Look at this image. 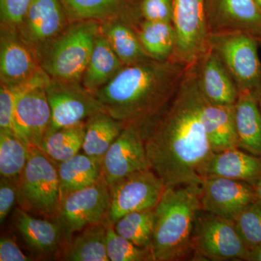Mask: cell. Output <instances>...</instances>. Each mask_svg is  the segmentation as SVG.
I'll list each match as a JSON object with an SVG mask.
<instances>
[{
    "mask_svg": "<svg viewBox=\"0 0 261 261\" xmlns=\"http://www.w3.org/2000/svg\"><path fill=\"white\" fill-rule=\"evenodd\" d=\"M46 93L51 113L46 137L61 128L83 123L96 113L104 111L94 94L77 82L50 78L46 85Z\"/></svg>",
    "mask_w": 261,
    "mask_h": 261,
    "instance_id": "8fae6325",
    "label": "cell"
},
{
    "mask_svg": "<svg viewBox=\"0 0 261 261\" xmlns=\"http://www.w3.org/2000/svg\"><path fill=\"white\" fill-rule=\"evenodd\" d=\"M126 125L124 122L115 119L104 111L91 116L85 121L82 147L84 153L102 158Z\"/></svg>",
    "mask_w": 261,
    "mask_h": 261,
    "instance_id": "484cf974",
    "label": "cell"
},
{
    "mask_svg": "<svg viewBox=\"0 0 261 261\" xmlns=\"http://www.w3.org/2000/svg\"><path fill=\"white\" fill-rule=\"evenodd\" d=\"M257 99H258L259 106H260V108L261 110V87L260 89L257 91Z\"/></svg>",
    "mask_w": 261,
    "mask_h": 261,
    "instance_id": "b9f144b4",
    "label": "cell"
},
{
    "mask_svg": "<svg viewBox=\"0 0 261 261\" xmlns=\"http://www.w3.org/2000/svg\"><path fill=\"white\" fill-rule=\"evenodd\" d=\"M233 111L238 148L261 157V110L257 92H240Z\"/></svg>",
    "mask_w": 261,
    "mask_h": 261,
    "instance_id": "ffe728a7",
    "label": "cell"
},
{
    "mask_svg": "<svg viewBox=\"0 0 261 261\" xmlns=\"http://www.w3.org/2000/svg\"><path fill=\"white\" fill-rule=\"evenodd\" d=\"M255 195H256L257 200L261 203V176L258 181L256 182L255 186Z\"/></svg>",
    "mask_w": 261,
    "mask_h": 261,
    "instance_id": "60d3db41",
    "label": "cell"
},
{
    "mask_svg": "<svg viewBox=\"0 0 261 261\" xmlns=\"http://www.w3.org/2000/svg\"><path fill=\"white\" fill-rule=\"evenodd\" d=\"M188 66L175 59L147 58L124 65L94 95L105 112L143 132L172 101Z\"/></svg>",
    "mask_w": 261,
    "mask_h": 261,
    "instance_id": "7a4b0ae2",
    "label": "cell"
},
{
    "mask_svg": "<svg viewBox=\"0 0 261 261\" xmlns=\"http://www.w3.org/2000/svg\"><path fill=\"white\" fill-rule=\"evenodd\" d=\"M57 165L61 200L72 192L94 185L103 176L102 158L78 153Z\"/></svg>",
    "mask_w": 261,
    "mask_h": 261,
    "instance_id": "603a6c76",
    "label": "cell"
},
{
    "mask_svg": "<svg viewBox=\"0 0 261 261\" xmlns=\"http://www.w3.org/2000/svg\"><path fill=\"white\" fill-rule=\"evenodd\" d=\"M23 23L24 34L31 42L43 44L51 41L65 25L61 3L59 0H32Z\"/></svg>",
    "mask_w": 261,
    "mask_h": 261,
    "instance_id": "44dd1931",
    "label": "cell"
},
{
    "mask_svg": "<svg viewBox=\"0 0 261 261\" xmlns=\"http://www.w3.org/2000/svg\"><path fill=\"white\" fill-rule=\"evenodd\" d=\"M32 257L25 255L15 241L8 236L0 239V261H30Z\"/></svg>",
    "mask_w": 261,
    "mask_h": 261,
    "instance_id": "f35d334b",
    "label": "cell"
},
{
    "mask_svg": "<svg viewBox=\"0 0 261 261\" xmlns=\"http://www.w3.org/2000/svg\"><path fill=\"white\" fill-rule=\"evenodd\" d=\"M4 31L1 37V83L18 85L32 78L42 68L38 66L32 51L13 32Z\"/></svg>",
    "mask_w": 261,
    "mask_h": 261,
    "instance_id": "e0dca14e",
    "label": "cell"
},
{
    "mask_svg": "<svg viewBox=\"0 0 261 261\" xmlns=\"http://www.w3.org/2000/svg\"><path fill=\"white\" fill-rule=\"evenodd\" d=\"M13 224L24 243L39 255L56 252L65 238L63 228L56 221L36 219L20 207L15 209Z\"/></svg>",
    "mask_w": 261,
    "mask_h": 261,
    "instance_id": "ac0fdd59",
    "label": "cell"
},
{
    "mask_svg": "<svg viewBox=\"0 0 261 261\" xmlns=\"http://www.w3.org/2000/svg\"><path fill=\"white\" fill-rule=\"evenodd\" d=\"M49 80L41 68L20 85L15 102L14 133L29 148H40L50 126L51 108L46 93Z\"/></svg>",
    "mask_w": 261,
    "mask_h": 261,
    "instance_id": "52a82bcc",
    "label": "cell"
},
{
    "mask_svg": "<svg viewBox=\"0 0 261 261\" xmlns=\"http://www.w3.org/2000/svg\"><path fill=\"white\" fill-rule=\"evenodd\" d=\"M202 97L214 105H234L240 91L226 67L210 48L195 63Z\"/></svg>",
    "mask_w": 261,
    "mask_h": 261,
    "instance_id": "2e32d148",
    "label": "cell"
},
{
    "mask_svg": "<svg viewBox=\"0 0 261 261\" xmlns=\"http://www.w3.org/2000/svg\"><path fill=\"white\" fill-rule=\"evenodd\" d=\"M30 148L10 130H0V176L19 179L27 166Z\"/></svg>",
    "mask_w": 261,
    "mask_h": 261,
    "instance_id": "f546056e",
    "label": "cell"
},
{
    "mask_svg": "<svg viewBox=\"0 0 261 261\" xmlns=\"http://www.w3.org/2000/svg\"><path fill=\"white\" fill-rule=\"evenodd\" d=\"M211 34L241 32L261 40V10L254 0H205Z\"/></svg>",
    "mask_w": 261,
    "mask_h": 261,
    "instance_id": "9a60e30c",
    "label": "cell"
},
{
    "mask_svg": "<svg viewBox=\"0 0 261 261\" xmlns=\"http://www.w3.org/2000/svg\"><path fill=\"white\" fill-rule=\"evenodd\" d=\"M254 1L255 2L257 7H258V8H260V10H261V0H254Z\"/></svg>",
    "mask_w": 261,
    "mask_h": 261,
    "instance_id": "7bdbcfd3",
    "label": "cell"
},
{
    "mask_svg": "<svg viewBox=\"0 0 261 261\" xmlns=\"http://www.w3.org/2000/svg\"><path fill=\"white\" fill-rule=\"evenodd\" d=\"M110 204V187L102 176L94 185L65 196L56 221L63 228L65 238H70L90 225L107 220Z\"/></svg>",
    "mask_w": 261,
    "mask_h": 261,
    "instance_id": "30bf717a",
    "label": "cell"
},
{
    "mask_svg": "<svg viewBox=\"0 0 261 261\" xmlns=\"http://www.w3.org/2000/svg\"><path fill=\"white\" fill-rule=\"evenodd\" d=\"M108 220L90 225L68 243L63 250V260L110 261L106 250Z\"/></svg>",
    "mask_w": 261,
    "mask_h": 261,
    "instance_id": "d4e9b609",
    "label": "cell"
},
{
    "mask_svg": "<svg viewBox=\"0 0 261 261\" xmlns=\"http://www.w3.org/2000/svg\"><path fill=\"white\" fill-rule=\"evenodd\" d=\"M249 248L234 221L201 211L193 235V254L199 260H246Z\"/></svg>",
    "mask_w": 261,
    "mask_h": 261,
    "instance_id": "ba28073f",
    "label": "cell"
},
{
    "mask_svg": "<svg viewBox=\"0 0 261 261\" xmlns=\"http://www.w3.org/2000/svg\"><path fill=\"white\" fill-rule=\"evenodd\" d=\"M32 0H0L2 20L8 27L23 23Z\"/></svg>",
    "mask_w": 261,
    "mask_h": 261,
    "instance_id": "d590c367",
    "label": "cell"
},
{
    "mask_svg": "<svg viewBox=\"0 0 261 261\" xmlns=\"http://www.w3.org/2000/svg\"><path fill=\"white\" fill-rule=\"evenodd\" d=\"M171 23L176 36L173 59L194 64L209 47L205 0H172Z\"/></svg>",
    "mask_w": 261,
    "mask_h": 261,
    "instance_id": "9c48e42d",
    "label": "cell"
},
{
    "mask_svg": "<svg viewBox=\"0 0 261 261\" xmlns=\"http://www.w3.org/2000/svg\"><path fill=\"white\" fill-rule=\"evenodd\" d=\"M195 63L168 107L143 130L150 168L166 187L200 186L214 154L202 122Z\"/></svg>",
    "mask_w": 261,
    "mask_h": 261,
    "instance_id": "6da1fadb",
    "label": "cell"
},
{
    "mask_svg": "<svg viewBox=\"0 0 261 261\" xmlns=\"http://www.w3.org/2000/svg\"><path fill=\"white\" fill-rule=\"evenodd\" d=\"M18 180L0 179V223L3 224L18 202Z\"/></svg>",
    "mask_w": 261,
    "mask_h": 261,
    "instance_id": "8d00e7d4",
    "label": "cell"
},
{
    "mask_svg": "<svg viewBox=\"0 0 261 261\" xmlns=\"http://www.w3.org/2000/svg\"><path fill=\"white\" fill-rule=\"evenodd\" d=\"M65 9L75 18L95 20L120 14L124 0H62Z\"/></svg>",
    "mask_w": 261,
    "mask_h": 261,
    "instance_id": "1f68e13d",
    "label": "cell"
},
{
    "mask_svg": "<svg viewBox=\"0 0 261 261\" xmlns=\"http://www.w3.org/2000/svg\"><path fill=\"white\" fill-rule=\"evenodd\" d=\"M20 84L8 85L2 84L0 87V130L14 133L15 102Z\"/></svg>",
    "mask_w": 261,
    "mask_h": 261,
    "instance_id": "e575fe53",
    "label": "cell"
},
{
    "mask_svg": "<svg viewBox=\"0 0 261 261\" xmlns=\"http://www.w3.org/2000/svg\"><path fill=\"white\" fill-rule=\"evenodd\" d=\"M100 30L123 65L134 64L149 58L137 33L127 24L114 20L105 24Z\"/></svg>",
    "mask_w": 261,
    "mask_h": 261,
    "instance_id": "83f0119b",
    "label": "cell"
},
{
    "mask_svg": "<svg viewBox=\"0 0 261 261\" xmlns=\"http://www.w3.org/2000/svg\"><path fill=\"white\" fill-rule=\"evenodd\" d=\"M113 226L118 234L137 246L152 250L154 208L129 213Z\"/></svg>",
    "mask_w": 261,
    "mask_h": 261,
    "instance_id": "4dcf8cb0",
    "label": "cell"
},
{
    "mask_svg": "<svg viewBox=\"0 0 261 261\" xmlns=\"http://www.w3.org/2000/svg\"><path fill=\"white\" fill-rule=\"evenodd\" d=\"M85 122L61 128L45 137L41 150L57 164L78 154L83 147Z\"/></svg>",
    "mask_w": 261,
    "mask_h": 261,
    "instance_id": "f1b7e54d",
    "label": "cell"
},
{
    "mask_svg": "<svg viewBox=\"0 0 261 261\" xmlns=\"http://www.w3.org/2000/svg\"><path fill=\"white\" fill-rule=\"evenodd\" d=\"M200 186L165 189L154 208L152 252L154 261L184 260L193 252L196 221L202 211Z\"/></svg>",
    "mask_w": 261,
    "mask_h": 261,
    "instance_id": "3957f363",
    "label": "cell"
},
{
    "mask_svg": "<svg viewBox=\"0 0 261 261\" xmlns=\"http://www.w3.org/2000/svg\"><path fill=\"white\" fill-rule=\"evenodd\" d=\"M137 35L149 58L160 61L173 59L176 36L171 22L144 20Z\"/></svg>",
    "mask_w": 261,
    "mask_h": 261,
    "instance_id": "4316f807",
    "label": "cell"
},
{
    "mask_svg": "<svg viewBox=\"0 0 261 261\" xmlns=\"http://www.w3.org/2000/svg\"><path fill=\"white\" fill-rule=\"evenodd\" d=\"M102 168L109 187L132 173L151 169L141 127L126 125L102 156Z\"/></svg>",
    "mask_w": 261,
    "mask_h": 261,
    "instance_id": "4fadbf2b",
    "label": "cell"
},
{
    "mask_svg": "<svg viewBox=\"0 0 261 261\" xmlns=\"http://www.w3.org/2000/svg\"><path fill=\"white\" fill-rule=\"evenodd\" d=\"M166 186L152 169L132 173L110 187L111 204L108 220L113 225L125 215L153 209Z\"/></svg>",
    "mask_w": 261,
    "mask_h": 261,
    "instance_id": "7c38bea8",
    "label": "cell"
},
{
    "mask_svg": "<svg viewBox=\"0 0 261 261\" xmlns=\"http://www.w3.org/2000/svg\"><path fill=\"white\" fill-rule=\"evenodd\" d=\"M124 67L106 38L99 32L82 76L84 88L94 94L109 83Z\"/></svg>",
    "mask_w": 261,
    "mask_h": 261,
    "instance_id": "cb8c5ba5",
    "label": "cell"
},
{
    "mask_svg": "<svg viewBox=\"0 0 261 261\" xmlns=\"http://www.w3.org/2000/svg\"><path fill=\"white\" fill-rule=\"evenodd\" d=\"M246 260L261 261V245L252 247L249 250Z\"/></svg>",
    "mask_w": 261,
    "mask_h": 261,
    "instance_id": "ab89813d",
    "label": "cell"
},
{
    "mask_svg": "<svg viewBox=\"0 0 261 261\" xmlns=\"http://www.w3.org/2000/svg\"><path fill=\"white\" fill-rule=\"evenodd\" d=\"M202 99V122L214 153L238 148L233 105H214Z\"/></svg>",
    "mask_w": 261,
    "mask_h": 261,
    "instance_id": "7402d4cb",
    "label": "cell"
},
{
    "mask_svg": "<svg viewBox=\"0 0 261 261\" xmlns=\"http://www.w3.org/2000/svg\"><path fill=\"white\" fill-rule=\"evenodd\" d=\"M18 187L20 208L46 218L56 217L61 202L58 166L40 149L31 147Z\"/></svg>",
    "mask_w": 261,
    "mask_h": 261,
    "instance_id": "5b68a950",
    "label": "cell"
},
{
    "mask_svg": "<svg viewBox=\"0 0 261 261\" xmlns=\"http://www.w3.org/2000/svg\"><path fill=\"white\" fill-rule=\"evenodd\" d=\"M100 27L93 20L71 25L51 43L42 60V68L53 80L78 82L92 56Z\"/></svg>",
    "mask_w": 261,
    "mask_h": 261,
    "instance_id": "277c9868",
    "label": "cell"
},
{
    "mask_svg": "<svg viewBox=\"0 0 261 261\" xmlns=\"http://www.w3.org/2000/svg\"><path fill=\"white\" fill-rule=\"evenodd\" d=\"M142 16L149 21H168L172 20V0H142Z\"/></svg>",
    "mask_w": 261,
    "mask_h": 261,
    "instance_id": "74e56055",
    "label": "cell"
},
{
    "mask_svg": "<svg viewBox=\"0 0 261 261\" xmlns=\"http://www.w3.org/2000/svg\"><path fill=\"white\" fill-rule=\"evenodd\" d=\"M106 250L110 261H154L151 249L137 246L118 234L110 222L106 233Z\"/></svg>",
    "mask_w": 261,
    "mask_h": 261,
    "instance_id": "d6a6232c",
    "label": "cell"
},
{
    "mask_svg": "<svg viewBox=\"0 0 261 261\" xmlns=\"http://www.w3.org/2000/svg\"><path fill=\"white\" fill-rule=\"evenodd\" d=\"M202 211L234 220L257 200L255 187L247 182L221 177H206L201 185Z\"/></svg>",
    "mask_w": 261,
    "mask_h": 261,
    "instance_id": "5bb4252c",
    "label": "cell"
},
{
    "mask_svg": "<svg viewBox=\"0 0 261 261\" xmlns=\"http://www.w3.org/2000/svg\"><path fill=\"white\" fill-rule=\"evenodd\" d=\"M249 250L261 245V203L257 200L247 206L233 220Z\"/></svg>",
    "mask_w": 261,
    "mask_h": 261,
    "instance_id": "836d02e7",
    "label": "cell"
},
{
    "mask_svg": "<svg viewBox=\"0 0 261 261\" xmlns=\"http://www.w3.org/2000/svg\"><path fill=\"white\" fill-rule=\"evenodd\" d=\"M261 176V157L235 148L214 153L205 169L206 177L238 180L255 186Z\"/></svg>",
    "mask_w": 261,
    "mask_h": 261,
    "instance_id": "d6986e66",
    "label": "cell"
},
{
    "mask_svg": "<svg viewBox=\"0 0 261 261\" xmlns=\"http://www.w3.org/2000/svg\"><path fill=\"white\" fill-rule=\"evenodd\" d=\"M259 44H260L261 45V40L260 41V42H259Z\"/></svg>",
    "mask_w": 261,
    "mask_h": 261,
    "instance_id": "ee69618b",
    "label": "cell"
},
{
    "mask_svg": "<svg viewBox=\"0 0 261 261\" xmlns=\"http://www.w3.org/2000/svg\"><path fill=\"white\" fill-rule=\"evenodd\" d=\"M209 48L226 67L240 92H257L261 87L259 41L245 32L211 34Z\"/></svg>",
    "mask_w": 261,
    "mask_h": 261,
    "instance_id": "8992f818",
    "label": "cell"
}]
</instances>
